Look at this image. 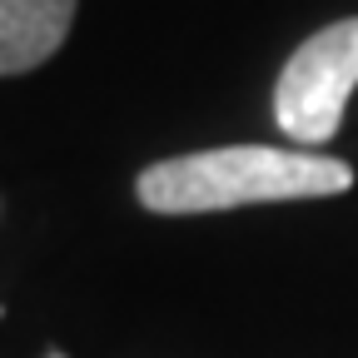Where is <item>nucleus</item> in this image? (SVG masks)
Returning <instances> with one entry per match:
<instances>
[{
	"label": "nucleus",
	"mask_w": 358,
	"mask_h": 358,
	"mask_svg": "<svg viewBox=\"0 0 358 358\" xmlns=\"http://www.w3.org/2000/svg\"><path fill=\"white\" fill-rule=\"evenodd\" d=\"M353 189V169L334 155L279 150V145H224L174 155L140 169L134 194L150 214H219L244 204L334 199Z\"/></svg>",
	"instance_id": "obj_1"
},
{
	"label": "nucleus",
	"mask_w": 358,
	"mask_h": 358,
	"mask_svg": "<svg viewBox=\"0 0 358 358\" xmlns=\"http://www.w3.org/2000/svg\"><path fill=\"white\" fill-rule=\"evenodd\" d=\"M353 90H358V15L324 25L289 55L274 85V120L299 150L329 145L343 124Z\"/></svg>",
	"instance_id": "obj_2"
},
{
	"label": "nucleus",
	"mask_w": 358,
	"mask_h": 358,
	"mask_svg": "<svg viewBox=\"0 0 358 358\" xmlns=\"http://www.w3.org/2000/svg\"><path fill=\"white\" fill-rule=\"evenodd\" d=\"M55 358H60V353H55Z\"/></svg>",
	"instance_id": "obj_4"
},
{
	"label": "nucleus",
	"mask_w": 358,
	"mask_h": 358,
	"mask_svg": "<svg viewBox=\"0 0 358 358\" xmlns=\"http://www.w3.org/2000/svg\"><path fill=\"white\" fill-rule=\"evenodd\" d=\"M80 0H0V75H25L50 60L70 25Z\"/></svg>",
	"instance_id": "obj_3"
}]
</instances>
